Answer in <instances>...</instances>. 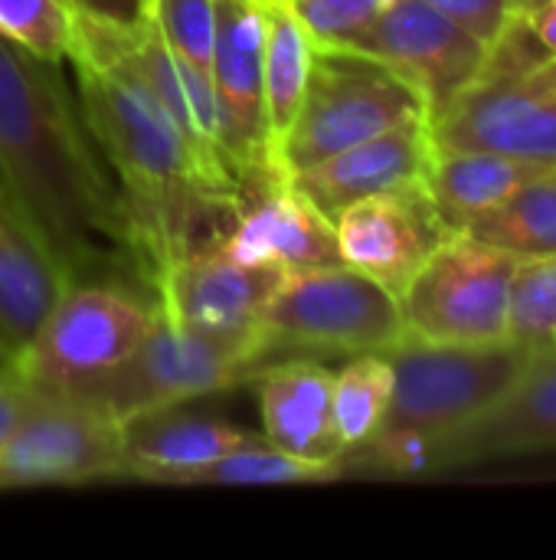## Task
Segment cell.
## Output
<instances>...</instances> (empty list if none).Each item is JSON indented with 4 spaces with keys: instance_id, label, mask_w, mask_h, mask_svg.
<instances>
[{
    "instance_id": "obj_1",
    "label": "cell",
    "mask_w": 556,
    "mask_h": 560,
    "mask_svg": "<svg viewBox=\"0 0 556 560\" xmlns=\"http://www.w3.org/2000/svg\"><path fill=\"white\" fill-rule=\"evenodd\" d=\"M56 69L0 36V187L72 282L147 285L121 194Z\"/></svg>"
},
{
    "instance_id": "obj_2",
    "label": "cell",
    "mask_w": 556,
    "mask_h": 560,
    "mask_svg": "<svg viewBox=\"0 0 556 560\" xmlns=\"http://www.w3.org/2000/svg\"><path fill=\"white\" fill-rule=\"evenodd\" d=\"M537 348L518 338L498 345L403 338L383 351L393 371L387 417L367 443L341 453V476H393L410 450L482 417L524 374Z\"/></svg>"
},
{
    "instance_id": "obj_3",
    "label": "cell",
    "mask_w": 556,
    "mask_h": 560,
    "mask_svg": "<svg viewBox=\"0 0 556 560\" xmlns=\"http://www.w3.org/2000/svg\"><path fill=\"white\" fill-rule=\"evenodd\" d=\"M406 338L400 299L351 266L288 269L272 289L252 348V374L292 358L383 354ZM249 374V377H252Z\"/></svg>"
},
{
    "instance_id": "obj_4",
    "label": "cell",
    "mask_w": 556,
    "mask_h": 560,
    "mask_svg": "<svg viewBox=\"0 0 556 560\" xmlns=\"http://www.w3.org/2000/svg\"><path fill=\"white\" fill-rule=\"evenodd\" d=\"M429 118L423 95L383 62L341 49L315 46L301 108L272 154V171L292 177L357 141Z\"/></svg>"
},
{
    "instance_id": "obj_5",
    "label": "cell",
    "mask_w": 556,
    "mask_h": 560,
    "mask_svg": "<svg viewBox=\"0 0 556 560\" xmlns=\"http://www.w3.org/2000/svg\"><path fill=\"white\" fill-rule=\"evenodd\" d=\"M157 302L115 279H79L46 315L36 338L13 361V374L36 394H72L121 364L154 328Z\"/></svg>"
},
{
    "instance_id": "obj_6",
    "label": "cell",
    "mask_w": 556,
    "mask_h": 560,
    "mask_svg": "<svg viewBox=\"0 0 556 560\" xmlns=\"http://www.w3.org/2000/svg\"><path fill=\"white\" fill-rule=\"evenodd\" d=\"M521 259L449 233L400 295L406 338L429 345H498L511 338V282Z\"/></svg>"
},
{
    "instance_id": "obj_7",
    "label": "cell",
    "mask_w": 556,
    "mask_h": 560,
    "mask_svg": "<svg viewBox=\"0 0 556 560\" xmlns=\"http://www.w3.org/2000/svg\"><path fill=\"white\" fill-rule=\"evenodd\" d=\"M242 381L246 368L233 351L174 325L157 312L147 338L121 364L62 397H75L105 417L128 423L147 410L223 394Z\"/></svg>"
},
{
    "instance_id": "obj_8",
    "label": "cell",
    "mask_w": 556,
    "mask_h": 560,
    "mask_svg": "<svg viewBox=\"0 0 556 560\" xmlns=\"http://www.w3.org/2000/svg\"><path fill=\"white\" fill-rule=\"evenodd\" d=\"M121 423L62 394L33 390L23 423L0 446V486H79L121 479Z\"/></svg>"
},
{
    "instance_id": "obj_9",
    "label": "cell",
    "mask_w": 556,
    "mask_h": 560,
    "mask_svg": "<svg viewBox=\"0 0 556 560\" xmlns=\"http://www.w3.org/2000/svg\"><path fill=\"white\" fill-rule=\"evenodd\" d=\"M282 272L279 266H246L223 246H210L167 266L154 285V302L174 325L233 351L249 381L256 328Z\"/></svg>"
},
{
    "instance_id": "obj_10",
    "label": "cell",
    "mask_w": 556,
    "mask_h": 560,
    "mask_svg": "<svg viewBox=\"0 0 556 560\" xmlns=\"http://www.w3.org/2000/svg\"><path fill=\"white\" fill-rule=\"evenodd\" d=\"M556 450V348L541 345L524 374L472 423L410 450L393 476H436L475 463L554 453Z\"/></svg>"
},
{
    "instance_id": "obj_11",
    "label": "cell",
    "mask_w": 556,
    "mask_h": 560,
    "mask_svg": "<svg viewBox=\"0 0 556 560\" xmlns=\"http://www.w3.org/2000/svg\"><path fill=\"white\" fill-rule=\"evenodd\" d=\"M341 49L364 52L406 79L423 95L429 118L469 89L488 62V46L426 0H393Z\"/></svg>"
},
{
    "instance_id": "obj_12",
    "label": "cell",
    "mask_w": 556,
    "mask_h": 560,
    "mask_svg": "<svg viewBox=\"0 0 556 560\" xmlns=\"http://www.w3.org/2000/svg\"><path fill=\"white\" fill-rule=\"evenodd\" d=\"M433 151H488L556 164V102L521 75L482 72L436 118Z\"/></svg>"
},
{
    "instance_id": "obj_13",
    "label": "cell",
    "mask_w": 556,
    "mask_h": 560,
    "mask_svg": "<svg viewBox=\"0 0 556 560\" xmlns=\"http://www.w3.org/2000/svg\"><path fill=\"white\" fill-rule=\"evenodd\" d=\"M449 233L426 180L364 197L334 217L344 266L370 276L397 299Z\"/></svg>"
},
{
    "instance_id": "obj_14",
    "label": "cell",
    "mask_w": 556,
    "mask_h": 560,
    "mask_svg": "<svg viewBox=\"0 0 556 560\" xmlns=\"http://www.w3.org/2000/svg\"><path fill=\"white\" fill-rule=\"evenodd\" d=\"M213 98L220 118V151L236 184L272 171L262 108L259 0H216Z\"/></svg>"
},
{
    "instance_id": "obj_15",
    "label": "cell",
    "mask_w": 556,
    "mask_h": 560,
    "mask_svg": "<svg viewBox=\"0 0 556 560\" xmlns=\"http://www.w3.org/2000/svg\"><path fill=\"white\" fill-rule=\"evenodd\" d=\"M223 249L246 266H279L285 272L344 262L334 223L275 171L239 184V210Z\"/></svg>"
},
{
    "instance_id": "obj_16",
    "label": "cell",
    "mask_w": 556,
    "mask_h": 560,
    "mask_svg": "<svg viewBox=\"0 0 556 560\" xmlns=\"http://www.w3.org/2000/svg\"><path fill=\"white\" fill-rule=\"evenodd\" d=\"M433 164L429 118L406 121L367 141H357L298 174L288 184L331 223L334 217L374 194H387L406 184H423Z\"/></svg>"
},
{
    "instance_id": "obj_17",
    "label": "cell",
    "mask_w": 556,
    "mask_h": 560,
    "mask_svg": "<svg viewBox=\"0 0 556 560\" xmlns=\"http://www.w3.org/2000/svg\"><path fill=\"white\" fill-rule=\"evenodd\" d=\"M69 285L46 240L0 187V358L10 368Z\"/></svg>"
},
{
    "instance_id": "obj_18",
    "label": "cell",
    "mask_w": 556,
    "mask_h": 560,
    "mask_svg": "<svg viewBox=\"0 0 556 560\" xmlns=\"http://www.w3.org/2000/svg\"><path fill=\"white\" fill-rule=\"evenodd\" d=\"M249 381L256 384L262 430L272 446L301 459H341L344 450L331 410L334 374L324 364L308 358L275 361L259 368Z\"/></svg>"
},
{
    "instance_id": "obj_19",
    "label": "cell",
    "mask_w": 556,
    "mask_h": 560,
    "mask_svg": "<svg viewBox=\"0 0 556 560\" xmlns=\"http://www.w3.org/2000/svg\"><path fill=\"white\" fill-rule=\"evenodd\" d=\"M125 433V469L121 479L167 486L174 476L220 459L223 453L252 440L242 427L220 417L187 413L177 407L147 410L121 423Z\"/></svg>"
},
{
    "instance_id": "obj_20",
    "label": "cell",
    "mask_w": 556,
    "mask_h": 560,
    "mask_svg": "<svg viewBox=\"0 0 556 560\" xmlns=\"http://www.w3.org/2000/svg\"><path fill=\"white\" fill-rule=\"evenodd\" d=\"M554 164L505 158L488 151H433L426 174L429 197L452 233L465 230L478 213L511 197L521 184L534 180Z\"/></svg>"
},
{
    "instance_id": "obj_21",
    "label": "cell",
    "mask_w": 556,
    "mask_h": 560,
    "mask_svg": "<svg viewBox=\"0 0 556 560\" xmlns=\"http://www.w3.org/2000/svg\"><path fill=\"white\" fill-rule=\"evenodd\" d=\"M262 10V108H265V141L269 167L275 148L285 141L311 72L315 43L301 20L292 13L288 0H259Z\"/></svg>"
},
{
    "instance_id": "obj_22",
    "label": "cell",
    "mask_w": 556,
    "mask_h": 560,
    "mask_svg": "<svg viewBox=\"0 0 556 560\" xmlns=\"http://www.w3.org/2000/svg\"><path fill=\"white\" fill-rule=\"evenodd\" d=\"M485 246H495L521 262L556 256V164L521 184L511 197L478 213L465 230Z\"/></svg>"
},
{
    "instance_id": "obj_23",
    "label": "cell",
    "mask_w": 556,
    "mask_h": 560,
    "mask_svg": "<svg viewBox=\"0 0 556 560\" xmlns=\"http://www.w3.org/2000/svg\"><path fill=\"white\" fill-rule=\"evenodd\" d=\"M334 479H341L338 463L301 459L272 446L265 436H252L220 459L174 476L167 486H315Z\"/></svg>"
},
{
    "instance_id": "obj_24",
    "label": "cell",
    "mask_w": 556,
    "mask_h": 560,
    "mask_svg": "<svg viewBox=\"0 0 556 560\" xmlns=\"http://www.w3.org/2000/svg\"><path fill=\"white\" fill-rule=\"evenodd\" d=\"M393 397V371L383 354H357L334 374L331 410H334V433L341 450H354L367 443L390 407Z\"/></svg>"
},
{
    "instance_id": "obj_25",
    "label": "cell",
    "mask_w": 556,
    "mask_h": 560,
    "mask_svg": "<svg viewBox=\"0 0 556 560\" xmlns=\"http://www.w3.org/2000/svg\"><path fill=\"white\" fill-rule=\"evenodd\" d=\"M0 36L43 62L62 66L75 49V13L66 0H0Z\"/></svg>"
},
{
    "instance_id": "obj_26",
    "label": "cell",
    "mask_w": 556,
    "mask_h": 560,
    "mask_svg": "<svg viewBox=\"0 0 556 560\" xmlns=\"http://www.w3.org/2000/svg\"><path fill=\"white\" fill-rule=\"evenodd\" d=\"M147 23L180 62L213 79L216 0H151Z\"/></svg>"
},
{
    "instance_id": "obj_27",
    "label": "cell",
    "mask_w": 556,
    "mask_h": 560,
    "mask_svg": "<svg viewBox=\"0 0 556 560\" xmlns=\"http://www.w3.org/2000/svg\"><path fill=\"white\" fill-rule=\"evenodd\" d=\"M511 338L534 348L556 338V256L518 266L511 282Z\"/></svg>"
},
{
    "instance_id": "obj_28",
    "label": "cell",
    "mask_w": 556,
    "mask_h": 560,
    "mask_svg": "<svg viewBox=\"0 0 556 560\" xmlns=\"http://www.w3.org/2000/svg\"><path fill=\"white\" fill-rule=\"evenodd\" d=\"M393 0H288L315 46H347Z\"/></svg>"
},
{
    "instance_id": "obj_29",
    "label": "cell",
    "mask_w": 556,
    "mask_h": 560,
    "mask_svg": "<svg viewBox=\"0 0 556 560\" xmlns=\"http://www.w3.org/2000/svg\"><path fill=\"white\" fill-rule=\"evenodd\" d=\"M426 3H433L449 20L465 26L488 49L498 43V36L505 33L511 20V0H426Z\"/></svg>"
},
{
    "instance_id": "obj_30",
    "label": "cell",
    "mask_w": 556,
    "mask_h": 560,
    "mask_svg": "<svg viewBox=\"0 0 556 560\" xmlns=\"http://www.w3.org/2000/svg\"><path fill=\"white\" fill-rule=\"evenodd\" d=\"M75 16L108 26H144L151 20V0H66Z\"/></svg>"
},
{
    "instance_id": "obj_31",
    "label": "cell",
    "mask_w": 556,
    "mask_h": 560,
    "mask_svg": "<svg viewBox=\"0 0 556 560\" xmlns=\"http://www.w3.org/2000/svg\"><path fill=\"white\" fill-rule=\"evenodd\" d=\"M29 404H33V390L13 374V368L0 371V446L16 433Z\"/></svg>"
},
{
    "instance_id": "obj_32",
    "label": "cell",
    "mask_w": 556,
    "mask_h": 560,
    "mask_svg": "<svg viewBox=\"0 0 556 560\" xmlns=\"http://www.w3.org/2000/svg\"><path fill=\"white\" fill-rule=\"evenodd\" d=\"M524 20V26L531 30V36H534V43L556 59V0H541L528 16H521Z\"/></svg>"
},
{
    "instance_id": "obj_33",
    "label": "cell",
    "mask_w": 556,
    "mask_h": 560,
    "mask_svg": "<svg viewBox=\"0 0 556 560\" xmlns=\"http://www.w3.org/2000/svg\"><path fill=\"white\" fill-rule=\"evenodd\" d=\"M534 92H541V95H547V98H554L556 102V59H547L544 66H534L531 72H524L521 75Z\"/></svg>"
},
{
    "instance_id": "obj_34",
    "label": "cell",
    "mask_w": 556,
    "mask_h": 560,
    "mask_svg": "<svg viewBox=\"0 0 556 560\" xmlns=\"http://www.w3.org/2000/svg\"><path fill=\"white\" fill-rule=\"evenodd\" d=\"M541 0H511V20H521V16H528L534 7H537Z\"/></svg>"
},
{
    "instance_id": "obj_35",
    "label": "cell",
    "mask_w": 556,
    "mask_h": 560,
    "mask_svg": "<svg viewBox=\"0 0 556 560\" xmlns=\"http://www.w3.org/2000/svg\"><path fill=\"white\" fill-rule=\"evenodd\" d=\"M0 371H10V364H7V358H0Z\"/></svg>"
},
{
    "instance_id": "obj_36",
    "label": "cell",
    "mask_w": 556,
    "mask_h": 560,
    "mask_svg": "<svg viewBox=\"0 0 556 560\" xmlns=\"http://www.w3.org/2000/svg\"><path fill=\"white\" fill-rule=\"evenodd\" d=\"M554 348H556V338H554Z\"/></svg>"
}]
</instances>
